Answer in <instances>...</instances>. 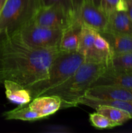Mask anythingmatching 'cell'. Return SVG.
<instances>
[{"label": "cell", "instance_id": "ffe728a7", "mask_svg": "<svg viewBox=\"0 0 132 133\" xmlns=\"http://www.w3.org/2000/svg\"><path fill=\"white\" fill-rule=\"evenodd\" d=\"M101 9L107 15L115 11L126 10V1L125 0H102Z\"/></svg>", "mask_w": 132, "mask_h": 133}, {"label": "cell", "instance_id": "8fae6325", "mask_svg": "<svg viewBox=\"0 0 132 133\" xmlns=\"http://www.w3.org/2000/svg\"><path fill=\"white\" fill-rule=\"evenodd\" d=\"M108 16L109 24L106 32L132 36V21L126 10L115 11Z\"/></svg>", "mask_w": 132, "mask_h": 133}, {"label": "cell", "instance_id": "9a60e30c", "mask_svg": "<svg viewBox=\"0 0 132 133\" xmlns=\"http://www.w3.org/2000/svg\"><path fill=\"white\" fill-rule=\"evenodd\" d=\"M7 120H21L32 122L43 119V116L39 113L34 111L27 105H19V107L12 110L5 112L3 114Z\"/></svg>", "mask_w": 132, "mask_h": 133}, {"label": "cell", "instance_id": "8992f818", "mask_svg": "<svg viewBox=\"0 0 132 133\" xmlns=\"http://www.w3.org/2000/svg\"><path fill=\"white\" fill-rule=\"evenodd\" d=\"M76 19L72 13L57 5L42 6L32 19V22L49 28L65 31Z\"/></svg>", "mask_w": 132, "mask_h": 133}, {"label": "cell", "instance_id": "ac0fdd59", "mask_svg": "<svg viewBox=\"0 0 132 133\" xmlns=\"http://www.w3.org/2000/svg\"><path fill=\"white\" fill-rule=\"evenodd\" d=\"M106 68L132 70V52L113 54L106 64Z\"/></svg>", "mask_w": 132, "mask_h": 133}, {"label": "cell", "instance_id": "30bf717a", "mask_svg": "<svg viewBox=\"0 0 132 133\" xmlns=\"http://www.w3.org/2000/svg\"><path fill=\"white\" fill-rule=\"evenodd\" d=\"M28 106L32 110L47 118L61 109L62 101L56 96L42 95L32 99Z\"/></svg>", "mask_w": 132, "mask_h": 133}, {"label": "cell", "instance_id": "7a4b0ae2", "mask_svg": "<svg viewBox=\"0 0 132 133\" xmlns=\"http://www.w3.org/2000/svg\"><path fill=\"white\" fill-rule=\"evenodd\" d=\"M106 69V64L85 61L67 81L44 95L58 96L62 101L61 109L77 107L80 99Z\"/></svg>", "mask_w": 132, "mask_h": 133}, {"label": "cell", "instance_id": "5bb4252c", "mask_svg": "<svg viewBox=\"0 0 132 133\" xmlns=\"http://www.w3.org/2000/svg\"><path fill=\"white\" fill-rule=\"evenodd\" d=\"M101 34L109 43L113 54L132 52V36L107 32Z\"/></svg>", "mask_w": 132, "mask_h": 133}, {"label": "cell", "instance_id": "d6986e66", "mask_svg": "<svg viewBox=\"0 0 132 133\" xmlns=\"http://www.w3.org/2000/svg\"><path fill=\"white\" fill-rule=\"evenodd\" d=\"M89 122L93 127L98 129H106L117 127L105 116L97 112L89 114Z\"/></svg>", "mask_w": 132, "mask_h": 133}, {"label": "cell", "instance_id": "277c9868", "mask_svg": "<svg viewBox=\"0 0 132 133\" xmlns=\"http://www.w3.org/2000/svg\"><path fill=\"white\" fill-rule=\"evenodd\" d=\"M41 0H6L0 13V35L12 34L32 20Z\"/></svg>", "mask_w": 132, "mask_h": 133}, {"label": "cell", "instance_id": "7c38bea8", "mask_svg": "<svg viewBox=\"0 0 132 133\" xmlns=\"http://www.w3.org/2000/svg\"><path fill=\"white\" fill-rule=\"evenodd\" d=\"M82 24L76 18L73 24L63 31L59 45L61 51H78L80 44Z\"/></svg>", "mask_w": 132, "mask_h": 133}, {"label": "cell", "instance_id": "52a82bcc", "mask_svg": "<svg viewBox=\"0 0 132 133\" xmlns=\"http://www.w3.org/2000/svg\"><path fill=\"white\" fill-rule=\"evenodd\" d=\"M76 18L82 25L91 28L100 33L107 31L109 16L101 8L92 2L84 0Z\"/></svg>", "mask_w": 132, "mask_h": 133}, {"label": "cell", "instance_id": "603a6c76", "mask_svg": "<svg viewBox=\"0 0 132 133\" xmlns=\"http://www.w3.org/2000/svg\"><path fill=\"white\" fill-rule=\"evenodd\" d=\"M126 1L127 4V12L129 14V17H130L132 21V2L128 1V0H125Z\"/></svg>", "mask_w": 132, "mask_h": 133}, {"label": "cell", "instance_id": "4fadbf2b", "mask_svg": "<svg viewBox=\"0 0 132 133\" xmlns=\"http://www.w3.org/2000/svg\"><path fill=\"white\" fill-rule=\"evenodd\" d=\"M3 84L6 98L10 102L18 105H27L32 100L30 91L21 84L10 80L5 81Z\"/></svg>", "mask_w": 132, "mask_h": 133}, {"label": "cell", "instance_id": "7402d4cb", "mask_svg": "<svg viewBox=\"0 0 132 133\" xmlns=\"http://www.w3.org/2000/svg\"><path fill=\"white\" fill-rule=\"evenodd\" d=\"M83 1H84V0H71V4H72V10H73L74 14H75L76 18Z\"/></svg>", "mask_w": 132, "mask_h": 133}, {"label": "cell", "instance_id": "9c48e42d", "mask_svg": "<svg viewBox=\"0 0 132 133\" xmlns=\"http://www.w3.org/2000/svg\"><path fill=\"white\" fill-rule=\"evenodd\" d=\"M105 85L132 88V70L106 68L91 87Z\"/></svg>", "mask_w": 132, "mask_h": 133}, {"label": "cell", "instance_id": "ba28073f", "mask_svg": "<svg viewBox=\"0 0 132 133\" xmlns=\"http://www.w3.org/2000/svg\"><path fill=\"white\" fill-rule=\"evenodd\" d=\"M84 96L98 99L132 101V88L117 86L91 87Z\"/></svg>", "mask_w": 132, "mask_h": 133}, {"label": "cell", "instance_id": "cb8c5ba5", "mask_svg": "<svg viewBox=\"0 0 132 133\" xmlns=\"http://www.w3.org/2000/svg\"><path fill=\"white\" fill-rule=\"evenodd\" d=\"M86 1H91V2L93 3L97 6L101 8V2H102V0H86Z\"/></svg>", "mask_w": 132, "mask_h": 133}, {"label": "cell", "instance_id": "44dd1931", "mask_svg": "<svg viewBox=\"0 0 132 133\" xmlns=\"http://www.w3.org/2000/svg\"><path fill=\"white\" fill-rule=\"evenodd\" d=\"M43 6H47L57 5L63 7L69 12L74 14L71 0H41Z\"/></svg>", "mask_w": 132, "mask_h": 133}, {"label": "cell", "instance_id": "2e32d148", "mask_svg": "<svg viewBox=\"0 0 132 133\" xmlns=\"http://www.w3.org/2000/svg\"><path fill=\"white\" fill-rule=\"evenodd\" d=\"M79 105H84L94 108L98 105H109L118 109H122L127 112L130 115L132 119V101H120V100H107V99H98L91 98L86 96H84L80 99Z\"/></svg>", "mask_w": 132, "mask_h": 133}, {"label": "cell", "instance_id": "5b68a950", "mask_svg": "<svg viewBox=\"0 0 132 133\" xmlns=\"http://www.w3.org/2000/svg\"><path fill=\"white\" fill-rule=\"evenodd\" d=\"M63 31L40 25L31 21L15 33L26 44L33 48L53 49H58Z\"/></svg>", "mask_w": 132, "mask_h": 133}, {"label": "cell", "instance_id": "3957f363", "mask_svg": "<svg viewBox=\"0 0 132 133\" xmlns=\"http://www.w3.org/2000/svg\"><path fill=\"white\" fill-rule=\"evenodd\" d=\"M85 62V57L78 51L58 53L53 61L45 79L28 88L32 98L45 94L67 81Z\"/></svg>", "mask_w": 132, "mask_h": 133}, {"label": "cell", "instance_id": "484cf974", "mask_svg": "<svg viewBox=\"0 0 132 133\" xmlns=\"http://www.w3.org/2000/svg\"><path fill=\"white\" fill-rule=\"evenodd\" d=\"M128 1H131V2H132V0H128Z\"/></svg>", "mask_w": 132, "mask_h": 133}, {"label": "cell", "instance_id": "d4e9b609", "mask_svg": "<svg viewBox=\"0 0 132 133\" xmlns=\"http://www.w3.org/2000/svg\"><path fill=\"white\" fill-rule=\"evenodd\" d=\"M6 0H0V13H1V10H2L5 3H6Z\"/></svg>", "mask_w": 132, "mask_h": 133}, {"label": "cell", "instance_id": "e0dca14e", "mask_svg": "<svg viewBox=\"0 0 132 133\" xmlns=\"http://www.w3.org/2000/svg\"><path fill=\"white\" fill-rule=\"evenodd\" d=\"M93 109L96 112L105 116L116 126L122 125L131 119L127 112L109 105H98Z\"/></svg>", "mask_w": 132, "mask_h": 133}, {"label": "cell", "instance_id": "6da1fadb", "mask_svg": "<svg viewBox=\"0 0 132 133\" xmlns=\"http://www.w3.org/2000/svg\"><path fill=\"white\" fill-rule=\"evenodd\" d=\"M58 49L33 48L15 32L0 40V84L10 80L28 88L47 78Z\"/></svg>", "mask_w": 132, "mask_h": 133}]
</instances>
